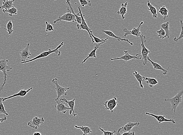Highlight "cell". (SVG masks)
I'll return each mask as SVG.
<instances>
[{
	"instance_id": "1",
	"label": "cell",
	"mask_w": 183,
	"mask_h": 135,
	"mask_svg": "<svg viewBox=\"0 0 183 135\" xmlns=\"http://www.w3.org/2000/svg\"><path fill=\"white\" fill-rule=\"evenodd\" d=\"M67 13L63 14V16H59L56 20L53 22L54 24L61 21H65L66 22H74L76 21L78 24L81 23L82 19L79 12L75 15L73 14L71 11L67 8Z\"/></svg>"
},
{
	"instance_id": "2",
	"label": "cell",
	"mask_w": 183,
	"mask_h": 135,
	"mask_svg": "<svg viewBox=\"0 0 183 135\" xmlns=\"http://www.w3.org/2000/svg\"><path fill=\"white\" fill-rule=\"evenodd\" d=\"M63 45H64L63 42H62L55 49L52 50L49 49L48 51L43 52L41 53L39 55L37 56L34 57V58L31 59V60L26 61H25L21 62V64H23L29 63V62H32L34 61L38 60V59L47 57L50 54H52V53H55L56 54H57V56H60L61 55V52H60V51H59V49L61 48L62 46H63Z\"/></svg>"
},
{
	"instance_id": "3",
	"label": "cell",
	"mask_w": 183,
	"mask_h": 135,
	"mask_svg": "<svg viewBox=\"0 0 183 135\" xmlns=\"http://www.w3.org/2000/svg\"><path fill=\"white\" fill-rule=\"evenodd\" d=\"M183 94L182 90L176 94L173 97L170 98H166L164 101H168L171 104V108L172 111H173L174 115H176V110L177 107L182 101V96Z\"/></svg>"
},
{
	"instance_id": "4",
	"label": "cell",
	"mask_w": 183,
	"mask_h": 135,
	"mask_svg": "<svg viewBox=\"0 0 183 135\" xmlns=\"http://www.w3.org/2000/svg\"><path fill=\"white\" fill-rule=\"evenodd\" d=\"M8 62V60H0V72H2L4 76V83L1 86V87L0 88V94L2 92V91L3 90L4 86L6 84V80H7V72H10V71L12 69L11 67L7 65V63Z\"/></svg>"
},
{
	"instance_id": "5",
	"label": "cell",
	"mask_w": 183,
	"mask_h": 135,
	"mask_svg": "<svg viewBox=\"0 0 183 135\" xmlns=\"http://www.w3.org/2000/svg\"><path fill=\"white\" fill-rule=\"evenodd\" d=\"M140 37L141 42V45L142 48L141 52V59H143V65H145L147 64V57L148 56V54L150 53V51L149 50H148L145 45V43L146 42V36H143V35L141 34Z\"/></svg>"
},
{
	"instance_id": "6",
	"label": "cell",
	"mask_w": 183,
	"mask_h": 135,
	"mask_svg": "<svg viewBox=\"0 0 183 135\" xmlns=\"http://www.w3.org/2000/svg\"><path fill=\"white\" fill-rule=\"evenodd\" d=\"M58 79L57 78H55L52 80V83H54L56 86L55 89L57 95V98L55 99V101H58L59 98H60V97L65 95V96H67V92L66 91L69 90V88H65L62 87V86L59 85L58 83Z\"/></svg>"
},
{
	"instance_id": "7",
	"label": "cell",
	"mask_w": 183,
	"mask_h": 135,
	"mask_svg": "<svg viewBox=\"0 0 183 135\" xmlns=\"http://www.w3.org/2000/svg\"><path fill=\"white\" fill-rule=\"evenodd\" d=\"M78 11H79L80 14L81 15L82 21L81 24H77V28L78 29L86 30V31H87V32H88L90 38L92 39V43H93L95 42L93 40V37H92L91 34L90 32V29H91L89 28L88 26L87 25V22H86V20H85L84 19L85 16L83 15L82 13L81 12V8H80L79 7H78Z\"/></svg>"
},
{
	"instance_id": "8",
	"label": "cell",
	"mask_w": 183,
	"mask_h": 135,
	"mask_svg": "<svg viewBox=\"0 0 183 135\" xmlns=\"http://www.w3.org/2000/svg\"><path fill=\"white\" fill-rule=\"evenodd\" d=\"M143 23V21H142L138 27H137V28H134L132 30H130V31L128 30L127 28L123 29V31L125 33L124 37L125 38L128 35H133L136 36L137 39L138 40V37H140V35L141 34V32H140L141 27Z\"/></svg>"
},
{
	"instance_id": "9",
	"label": "cell",
	"mask_w": 183,
	"mask_h": 135,
	"mask_svg": "<svg viewBox=\"0 0 183 135\" xmlns=\"http://www.w3.org/2000/svg\"><path fill=\"white\" fill-rule=\"evenodd\" d=\"M140 123L138 121H137L136 123H132L128 121L127 124L126 125H124L122 128H119L117 132V135H119L121 134V133H125V132H128L131 131L133 127L137 126L138 127L140 125Z\"/></svg>"
},
{
	"instance_id": "10",
	"label": "cell",
	"mask_w": 183,
	"mask_h": 135,
	"mask_svg": "<svg viewBox=\"0 0 183 135\" xmlns=\"http://www.w3.org/2000/svg\"><path fill=\"white\" fill-rule=\"evenodd\" d=\"M117 101V98L114 97L109 101H106L103 104L105 107V110H110L111 113H113L114 109L118 105Z\"/></svg>"
},
{
	"instance_id": "11",
	"label": "cell",
	"mask_w": 183,
	"mask_h": 135,
	"mask_svg": "<svg viewBox=\"0 0 183 135\" xmlns=\"http://www.w3.org/2000/svg\"><path fill=\"white\" fill-rule=\"evenodd\" d=\"M44 121L45 120L43 117L40 118L38 117L35 116L33 118L32 121L28 123V125L31 128L36 130L39 128L40 125L44 123Z\"/></svg>"
},
{
	"instance_id": "12",
	"label": "cell",
	"mask_w": 183,
	"mask_h": 135,
	"mask_svg": "<svg viewBox=\"0 0 183 135\" xmlns=\"http://www.w3.org/2000/svg\"><path fill=\"white\" fill-rule=\"evenodd\" d=\"M124 55L122 56L117 57V58H110V60L111 61H114L122 60L125 61H128L131 60H135V59H137V60H141V56L140 57H137V56L139 55V54H137L134 56H132L130 55V54H128V52L127 51H124Z\"/></svg>"
},
{
	"instance_id": "13",
	"label": "cell",
	"mask_w": 183,
	"mask_h": 135,
	"mask_svg": "<svg viewBox=\"0 0 183 135\" xmlns=\"http://www.w3.org/2000/svg\"><path fill=\"white\" fill-rule=\"evenodd\" d=\"M29 43L27 44L26 47L24 48L20 52V56L22 62L26 61L28 59H29L31 56V53L29 51Z\"/></svg>"
},
{
	"instance_id": "14",
	"label": "cell",
	"mask_w": 183,
	"mask_h": 135,
	"mask_svg": "<svg viewBox=\"0 0 183 135\" xmlns=\"http://www.w3.org/2000/svg\"><path fill=\"white\" fill-rule=\"evenodd\" d=\"M145 115L153 117L155 118L157 120V121H158V123L159 124H161L162 123L164 122H171L173 124L176 123L174 120L172 119H166L165 116H162V115H158V116H157V115L148 113V112L145 113Z\"/></svg>"
},
{
	"instance_id": "15",
	"label": "cell",
	"mask_w": 183,
	"mask_h": 135,
	"mask_svg": "<svg viewBox=\"0 0 183 135\" xmlns=\"http://www.w3.org/2000/svg\"><path fill=\"white\" fill-rule=\"evenodd\" d=\"M75 98H74L73 99L71 100V101H68L65 98H60V101H62V102L67 104L69 107L70 110H69V115H72V113L73 114L74 117L77 116V114L75 113L74 108L75 102Z\"/></svg>"
},
{
	"instance_id": "16",
	"label": "cell",
	"mask_w": 183,
	"mask_h": 135,
	"mask_svg": "<svg viewBox=\"0 0 183 135\" xmlns=\"http://www.w3.org/2000/svg\"><path fill=\"white\" fill-rule=\"evenodd\" d=\"M56 104L55 105L54 107L56 109L58 113L61 112L65 114L68 110H70L69 108L65 106V103L60 101H56Z\"/></svg>"
},
{
	"instance_id": "17",
	"label": "cell",
	"mask_w": 183,
	"mask_h": 135,
	"mask_svg": "<svg viewBox=\"0 0 183 135\" xmlns=\"http://www.w3.org/2000/svg\"><path fill=\"white\" fill-rule=\"evenodd\" d=\"M33 89L32 87L26 90V89H22L18 93L13 94V95H11V96L3 98L2 99L3 101H5L7 100L11 99V98L15 97H25L26 96L27 94L30 92V91Z\"/></svg>"
},
{
	"instance_id": "18",
	"label": "cell",
	"mask_w": 183,
	"mask_h": 135,
	"mask_svg": "<svg viewBox=\"0 0 183 135\" xmlns=\"http://www.w3.org/2000/svg\"><path fill=\"white\" fill-rule=\"evenodd\" d=\"M102 32L105 33V34H107V35L110 36V37L114 38L115 39H117L118 41H124L125 42H127V43H128L131 45H133V43H132V42H130L128 39L123 38H122L119 37V36H116L112 31H109V30L108 31H107V30H102Z\"/></svg>"
},
{
	"instance_id": "19",
	"label": "cell",
	"mask_w": 183,
	"mask_h": 135,
	"mask_svg": "<svg viewBox=\"0 0 183 135\" xmlns=\"http://www.w3.org/2000/svg\"><path fill=\"white\" fill-rule=\"evenodd\" d=\"M105 43V42H102V43H100L99 44L95 45L94 48V49L92 50V51L91 52L88 54V56H87V58L85 59L83 61L82 63V65H83V64H84V63H85L87 59L90 58V57H93V58L96 59V51L97 50H98V48H99L100 46L101 45H102V44Z\"/></svg>"
},
{
	"instance_id": "20",
	"label": "cell",
	"mask_w": 183,
	"mask_h": 135,
	"mask_svg": "<svg viewBox=\"0 0 183 135\" xmlns=\"http://www.w3.org/2000/svg\"><path fill=\"white\" fill-rule=\"evenodd\" d=\"M15 0H4L2 5L0 6V10H7L14 7Z\"/></svg>"
},
{
	"instance_id": "21",
	"label": "cell",
	"mask_w": 183,
	"mask_h": 135,
	"mask_svg": "<svg viewBox=\"0 0 183 135\" xmlns=\"http://www.w3.org/2000/svg\"><path fill=\"white\" fill-rule=\"evenodd\" d=\"M147 60L149 61L150 62L151 64L152 65V66H153L154 69V70H160L162 71L163 72V74L164 75H166L167 74L168 70L169 67L167 69H165L164 68H163L161 65L159 64H158V63H155L154 61H153L152 60H151L150 58H149V56L147 57Z\"/></svg>"
},
{
	"instance_id": "22",
	"label": "cell",
	"mask_w": 183,
	"mask_h": 135,
	"mask_svg": "<svg viewBox=\"0 0 183 135\" xmlns=\"http://www.w3.org/2000/svg\"><path fill=\"white\" fill-rule=\"evenodd\" d=\"M128 2H126L125 4L122 3L121 7L118 11L117 14L120 15L122 16V19H125V15L127 13V6Z\"/></svg>"
},
{
	"instance_id": "23",
	"label": "cell",
	"mask_w": 183,
	"mask_h": 135,
	"mask_svg": "<svg viewBox=\"0 0 183 135\" xmlns=\"http://www.w3.org/2000/svg\"><path fill=\"white\" fill-rule=\"evenodd\" d=\"M148 10L150 12L152 15L153 17L154 18H157V10L155 7H154L151 4L150 1H147Z\"/></svg>"
},
{
	"instance_id": "24",
	"label": "cell",
	"mask_w": 183,
	"mask_h": 135,
	"mask_svg": "<svg viewBox=\"0 0 183 135\" xmlns=\"http://www.w3.org/2000/svg\"><path fill=\"white\" fill-rule=\"evenodd\" d=\"M133 75L135 77L137 81L139 83H140V87L141 88L143 89L144 88V86L142 82L144 81V76H142L140 75V74L139 73L137 72V71H134V72L133 73Z\"/></svg>"
},
{
	"instance_id": "25",
	"label": "cell",
	"mask_w": 183,
	"mask_h": 135,
	"mask_svg": "<svg viewBox=\"0 0 183 135\" xmlns=\"http://www.w3.org/2000/svg\"><path fill=\"white\" fill-rule=\"evenodd\" d=\"M145 80L146 81V83L151 88L153 87L154 86L158 83V82L155 78L145 77L144 81Z\"/></svg>"
},
{
	"instance_id": "26",
	"label": "cell",
	"mask_w": 183,
	"mask_h": 135,
	"mask_svg": "<svg viewBox=\"0 0 183 135\" xmlns=\"http://www.w3.org/2000/svg\"><path fill=\"white\" fill-rule=\"evenodd\" d=\"M75 128L79 129L82 131L83 132V135H88L90 134L91 133H92V128H90L89 127L87 126H82L79 127L78 125H75Z\"/></svg>"
},
{
	"instance_id": "27",
	"label": "cell",
	"mask_w": 183,
	"mask_h": 135,
	"mask_svg": "<svg viewBox=\"0 0 183 135\" xmlns=\"http://www.w3.org/2000/svg\"><path fill=\"white\" fill-rule=\"evenodd\" d=\"M158 12L162 16H163V19L166 20V18L168 17V10L166 8L165 6H161V7H159Z\"/></svg>"
},
{
	"instance_id": "28",
	"label": "cell",
	"mask_w": 183,
	"mask_h": 135,
	"mask_svg": "<svg viewBox=\"0 0 183 135\" xmlns=\"http://www.w3.org/2000/svg\"><path fill=\"white\" fill-rule=\"evenodd\" d=\"M161 27V28L165 32L166 37L169 38L171 36L170 31L169 28V22H166L162 24Z\"/></svg>"
},
{
	"instance_id": "29",
	"label": "cell",
	"mask_w": 183,
	"mask_h": 135,
	"mask_svg": "<svg viewBox=\"0 0 183 135\" xmlns=\"http://www.w3.org/2000/svg\"><path fill=\"white\" fill-rule=\"evenodd\" d=\"M2 12L4 13H8L9 16H11L13 15H17L18 10L16 7H13L7 10H3Z\"/></svg>"
},
{
	"instance_id": "30",
	"label": "cell",
	"mask_w": 183,
	"mask_h": 135,
	"mask_svg": "<svg viewBox=\"0 0 183 135\" xmlns=\"http://www.w3.org/2000/svg\"><path fill=\"white\" fill-rule=\"evenodd\" d=\"M90 32L91 33V34L92 36V37H93V40L94 41V42L96 43H102V42H107V40H108L109 39V38H106L105 39H100L97 37H95L93 35V31H92L91 29H90Z\"/></svg>"
},
{
	"instance_id": "31",
	"label": "cell",
	"mask_w": 183,
	"mask_h": 135,
	"mask_svg": "<svg viewBox=\"0 0 183 135\" xmlns=\"http://www.w3.org/2000/svg\"><path fill=\"white\" fill-rule=\"evenodd\" d=\"M7 29L4 28V29L7 30L9 35H11L14 30L13 29V24L11 20L9 21L7 24Z\"/></svg>"
},
{
	"instance_id": "32",
	"label": "cell",
	"mask_w": 183,
	"mask_h": 135,
	"mask_svg": "<svg viewBox=\"0 0 183 135\" xmlns=\"http://www.w3.org/2000/svg\"><path fill=\"white\" fill-rule=\"evenodd\" d=\"M3 97L0 98V114H3L8 116V114L6 111L3 104Z\"/></svg>"
},
{
	"instance_id": "33",
	"label": "cell",
	"mask_w": 183,
	"mask_h": 135,
	"mask_svg": "<svg viewBox=\"0 0 183 135\" xmlns=\"http://www.w3.org/2000/svg\"><path fill=\"white\" fill-rule=\"evenodd\" d=\"M181 25V33H180V34L178 37L176 38V36H175V38H173V40L175 42H178L179 41L181 40L183 38V22L182 20L180 21Z\"/></svg>"
},
{
	"instance_id": "34",
	"label": "cell",
	"mask_w": 183,
	"mask_h": 135,
	"mask_svg": "<svg viewBox=\"0 0 183 135\" xmlns=\"http://www.w3.org/2000/svg\"><path fill=\"white\" fill-rule=\"evenodd\" d=\"M157 33H158V36L162 39H164L166 37L165 32L162 28H161L159 30L157 31Z\"/></svg>"
},
{
	"instance_id": "35",
	"label": "cell",
	"mask_w": 183,
	"mask_h": 135,
	"mask_svg": "<svg viewBox=\"0 0 183 135\" xmlns=\"http://www.w3.org/2000/svg\"><path fill=\"white\" fill-rule=\"evenodd\" d=\"M81 5L82 7H84L85 6H91L92 5L91 2L90 1L87 0H79Z\"/></svg>"
},
{
	"instance_id": "36",
	"label": "cell",
	"mask_w": 183,
	"mask_h": 135,
	"mask_svg": "<svg viewBox=\"0 0 183 135\" xmlns=\"http://www.w3.org/2000/svg\"><path fill=\"white\" fill-rule=\"evenodd\" d=\"M99 129L103 133V134L102 135H117V133H116V130H114V132H112L105 131L103 129L101 128H100Z\"/></svg>"
},
{
	"instance_id": "37",
	"label": "cell",
	"mask_w": 183,
	"mask_h": 135,
	"mask_svg": "<svg viewBox=\"0 0 183 135\" xmlns=\"http://www.w3.org/2000/svg\"><path fill=\"white\" fill-rule=\"evenodd\" d=\"M45 24L46 25V28L45 31L47 32H53L54 31V29L52 25H51V24L47 22H45Z\"/></svg>"
},
{
	"instance_id": "38",
	"label": "cell",
	"mask_w": 183,
	"mask_h": 135,
	"mask_svg": "<svg viewBox=\"0 0 183 135\" xmlns=\"http://www.w3.org/2000/svg\"><path fill=\"white\" fill-rule=\"evenodd\" d=\"M119 135H135V132L133 131H129L124 133L122 134Z\"/></svg>"
},
{
	"instance_id": "39",
	"label": "cell",
	"mask_w": 183,
	"mask_h": 135,
	"mask_svg": "<svg viewBox=\"0 0 183 135\" xmlns=\"http://www.w3.org/2000/svg\"><path fill=\"white\" fill-rule=\"evenodd\" d=\"M7 120V118L5 116H4L3 118H0V123L4 122V121H6Z\"/></svg>"
},
{
	"instance_id": "40",
	"label": "cell",
	"mask_w": 183,
	"mask_h": 135,
	"mask_svg": "<svg viewBox=\"0 0 183 135\" xmlns=\"http://www.w3.org/2000/svg\"><path fill=\"white\" fill-rule=\"evenodd\" d=\"M33 135H42L41 133H40V132H35V133H34V134H33Z\"/></svg>"
}]
</instances>
